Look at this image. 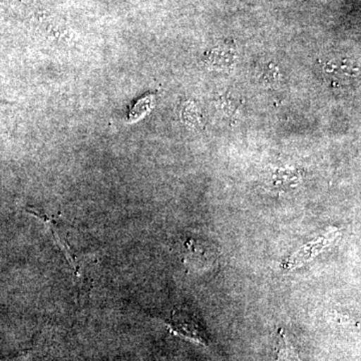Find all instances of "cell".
I'll return each mask as SVG.
<instances>
[{"label":"cell","mask_w":361,"mask_h":361,"mask_svg":"<svg viewBox=\"0 0 361 361\" xmlns=\"http://www.w3.org/2000/svg\"><path fill=\"white\" fill-rule=\"evenodd\" d=\"M168 327L177 336L186 337L202 345H208V336L196 315L184 310H175L171 317Z\"/></svg>","instance_id":"6da1fadb"},{"label":"cell","mask_w":361,"mask_h":361,"mask_svg":"<svg viewBox=\"0 0 361 361\" xmlns=\"http://www.w3.org/2000/svg\"><path fill=\"white\" fill-rule=\"evenodd\" d=\"M334 235L336 233H329L326 236H323L322 238L311 241L310 243L306 244L305 246L302 247L298 252H296L294 255H292L288 260L285 261V268H294L296 266L303 264V263L308 262L314 256L319 254L323 250L324 247L329 246L330 242L334 239Z\"/></svg>","instance_id":"7a4b0ae2"},{"label":"cell","mask_w":361,"mask_h":361,"mask_svg":"<svg viewBox=\"0 0 361 361\" xmlns=\"http://www.w3.org/2000/svg\"><path fill=\"white\" fill-rule=\"evenodd\" d=\"M277 360L279 361H300L295 348L287 338L283 330H279V338L277 343Z\"/></svg>","instance_id":"3957f363"}]
</instances>
